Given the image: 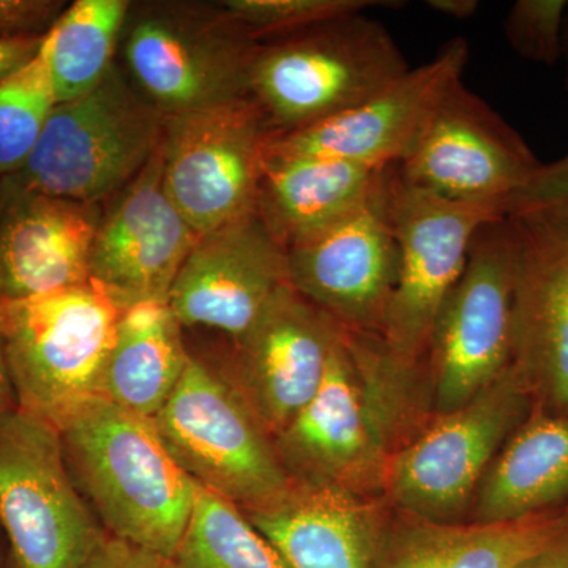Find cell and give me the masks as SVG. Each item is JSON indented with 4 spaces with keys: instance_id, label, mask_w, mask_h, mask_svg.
Here are the masks:
<instances>
[{
    "instance_id": "1",
    "label": "cell",
    "mask_w": 568,
    "mask_h": 568,
    "mask_svg": "<svg viewBox=\"0 0 568 568\" xmlns=\"http://www.w3.org/2000/svg\"><path fill=\"white\" fill-rule=\"evenodd\" d=\"M410 386L388 364L379 336L343 328L323 386L274 437L287 476L354 495H383Z\"/></svg>"
},
{
    "instance_id": "2",
    "label": "cell",
    "mask_w": 568,
    "mask_h": 568,
    "mask_svg": "<svg viewBox=\"0 0 568 568\" xmlns=\"http://www.w3.org/2000/svg\"><path fill=\"white\" fill-rule=\"evenodd\" d=\"M58 429L74 484L110 536L173 558L196 481L171 457L153 418L93 396Z\"/></svg>"
},
{
    "instance_id": "3",
    "label": "cell",
    "mask_w": 568,
    "mask_h": 568,
    "mask_svg": "<svg viewBox=\"0 0 568 568\" xmlns=\"http://www.w3.org/2000/svg\"><path fill=\"white\" fill-rule=\"evenodd\" d=\"M409 70L386 26L351 14L257 47L248 93L268 132L287 133L353 110Z\"/></svg>"
},
{
    "instance_id": "4",
    "label": "cell",
    "mask_w": 568,
    "mask_h": 568,
    "mask_svg": "<svg viewBox=\"0 0 568 568\" xmlns=\"http://www.w3.org/2000/svg\"><path fill=\"white\" fill-rule=\"evenodd\" d=\"M121 313L92 283L0 301V343L18 409L58 428L99 396Z\"/></svg>"
},
{
    "instance_id": "5",
    "label": "cell",
    "mask_w": 568,
    "mask_h": 568,
    "mask_svg": "<svg viewBox=\"0 0 568 568\" xmlns=\"http://www.w3.org/2000/svg\"><path fill=\"white\" fill-rule=\"evenodd\" d=\"M162 112L112 67L88 95L55 104L11 193L100 204L141 173L162 144Z\"/></svg>"
},
{
    "instance_id": "6",
    "label": "cell",
    "mask_w": 568,
    "mask_h": 568,
    "mask_svg": "<svg viewBox=\"0 0 568 568\" xmlns=\"http://www.w3.org/2000/svg\"><path fill=\"white\" fill-rule=\"evenodd\" d=\"M384 204L399 265L381 346L395 372L416 381L444 302L465 271L470 245L485 224L506 219L497 205L455 203L384 175Z\"/></svg>"
},
{
    "instance_id": "7",
    "label": "cell",
    "mask_w": 568,
    "mask_h": 568,
    "mask_svg": "<svg viewBox=\"0 0 568 568\" xmlns=\"http://www.w3.org/2000/svg\"><path fill=\"white\" fill-rule=\"evenodd\" d=\"M153 424L186 476L242 510L263 507L290 487L274 437L244 396L193 355Z\"/></svg>"
},
{
    "instance_id": "8",
    "label": "cell",
    "mask_w": 568,
    "mask_h": 568,
    "mask_svg": "<svg viewBox=\"0 0 568 568\" xmlns=\"http://www.w3.org/2000/svg\"><path fill=\"white\" fill-rule=\"evenodd\" d=\"M0 529L13 568H81L108 537L85 504L54 425L0 417Z\"/></svg>"
},
{
    "instance_id": "9",
    "label": "cell",
    "mask_w": 568,
    "mask_h": 568,
    "mask_svg": "<svg viewBox=\"0 0 568 568\" xmlns=\"http://www.w3.org/2000/svg\"><path fill=\"white\" fill-rule=\"evenodd\" d=\"M515 272L517 241L510 219L485 224L429 339L426 361L437 416L465 406L510 366Z\"/></svg>"
},
{
    "instance_id": "10",
    "label": "cell",
    "mask_w": 568,
    "mask_h": 568,
    "mask_svg": "<svg viewBox=\"0 0 568 568\" xmlns=\"http://www.w3.org/2000/svg\"><path fill=\"white\" fill-rule=\"evenodd\" d=\"M528 387L514 366L476 398L402 444L388 459L383 496L405 517L455 523L465 515L518 424Z\"/></svg>"
},
{
    "instance_id": "11",
    "label": "cell",
    "mask_w": 568,
    "mask_h": 568,
    "mask_svg": "<svg viewBox=\"0 0 568 568\" xmlns=\"http://www.w3.org/2000/svg\"><path fill=\"white\" fill-rule=\"evenodd\" d=\"M268 134L250 97L164 115V189L197 234L257 211Z\"/></svg>"
},
{
    "instance_id": "12",
    "label": "cell",
    "mask_w": 568,
    "mask_h": 568,
    "mask_svg": "<svg viewBox=\"0 0 568 568\" xmlns=\"http://www.w3.org/2000/svg\"><path fill=\"white\" fill-rule=\"evenodd\" d=\"M541 164L517 130L459 81L395 171L424 192L455 203L497 205L507 216L508 203Z\"/></svg>"
},
{
    "instance_id": "13",
    "label": "cell",
    "mask_w": 568,
    "mask_h": 568,
    "mask_svg": "<svg viewBox=\"0 0 568 568\" xmlns=\"http://www.w3.org/2000/svg\"><path fill=\"white\" fill-rule=\"evenodd\" d=\"M467 61V41L452 39L432 61L406 71L353 110L294 132L268 134L265 160H345L381 170L402 163L444 97L463 81Z\"/></svg>"
},
{
    "instance_id": "14",
    "label": "cell",
    "mask_w": 568,
    "mask_h": 568,
    "mask_svg": "<svg viewBox=\"0 0 568 568\" xmlns=\"http://www.w3.org/2000/svg\"><path fill=\"white\" fill-rule=\"evenodd\" d=\"M286 256L295 293L347 332L383 334L399 265L384 181L368 203L290 246Z\"/></svg>"
},
{
    "instance_id": "15",
    "label": "cell",
    "mask_w": 568,
    "mask_h": 568,
    "mask_svg": "<svg viewBox=\"0 0 568 568\" xmlns=\"http://www.w3.org/2000/svg\"><path fill=\"white\" fill-rule=\"evenodd\" d=\"M200 234L163 183L162 144L114 204L102 213L91 254V283L121 312L168 304Z\"/></svg>"
},
{
    "instance_id": "16",
    "label": "cell",
    "mask_w": 568,
    "mask_h": 568,
    "mask_svg": "<svg viewBox=\"0 0 568 568\" xmlns=\"http://www.w3.org/2000/svg\"><path fill=\"white\" fill-rule=\"evenodd\" d=\"M507 219L517 241L511 366L549 414L568 416V207Z\"/></svg>"
},
{
    "instance_id": "17",
    "label": "cell",
    "mask_w": 568,
    "mask_h": 568,
    "mask_svg": "<svg viewBox=\"0 0 568 568\" xmlns=\"http://www.w3.org/2000/svg\"><path fill=\"white\" fill-rule=\"evenodd\" d=\"M343 327L284 287L234 339L227 379L275 437L317 394Z\"/></svg>"
},
{
    "instance_id": "18",
    "label": "cell",
    "mask_w": 568,
    "mask_h": 568,
    "mask_svg": "<svg viewBox=\"0 0 568 568\" xmlns=\"http://www.w3.org/2000/svg\"><path fill=\"white\" fill-rule=\"evenodd\" d=\"M286 250L257 212L200 235L171 290L182 327H209L241 338L284 287Z\"/></svg>"
},
{
    "instance_id": "19",
    "label": "cell",
    "mask_w": 568,
    "mask_h": 568,
    "mask_svg": "<svg viewBox=\"0 0 568 568\" xmlns=\"http://www.w3.org/2000/svg\"><path fill=\"white\" fill-rule=\"evenodd\" d=\"M256 50L245 32L213 37L145 18L126 40V62L149 102L163 115H174L250 97Z\"/></svg>"
},
{
    "instance_id": "20",
    "label": "cell",
    "mask_w": 568,
    "mask_h": 568,
    "mask_svg": "<svg viewBox=\"0 0 568 568\" xmlns=\"http://www.w3.org/2000/svg\"><path fill=\"white\" fill-rule=\"evenodd\" d=\"M244 514L290 568H376L388 528L379 497L293 478L283 495Z\"/></svg>"
},
{
    "instance_id": "21",
    "label": "cell",
    "mask_w": 568,
    "mask_h": 568,
    "mask_svg": "<svg viewBox=\"0 0 568 568\" xmlns=\"http://www.w3.org/2000/svg\"><path fill=\"white\" fill-rule=\"evenodd\" d=\"M100 220V204L9 192L0 215V301L91 283Z\"/></svg>"
},
{
    "instance_id": "22",
    "label": "cell",
    "mask_w": 568,
    "mask_h": 568,
    "mask_svg": "<svg viewBox=\"0 0 568 568\" xmlns=\"http://www.w3.org/2000/svg\"><path fill=\"white\" fill-rule=\"evenodd\" d=\"M568 532V511L506 523L424 521L387 528L376 568H519Z\"/></svg>"
},
{
    "instance_id": "23",
    "label": "cell",
    "mask_w": 568,
    "mask_h": 568,
    "mask_svg": "<svg viewBox=\"0 0 568 568\" xmlns=\"http://www.w3.org/2000/svg\"><path fill=\"white\" fill-rule=\"evenodd\" d=\"M387 170L345 160L264 159L257 215L287 250L368 203Z\"/></svg>"
},
{
    "instance_id": "24",
    "label": "cell",
    "mask_w": 568,
    "mask_h": 568,
    "mask_svg": "<svg viewBox=\"0 0 568 568\" xmlns=\"http://www.w3.org/2000/svg\"><path fill=\"white\" fill-rule=\"evenodd\" d=\"M192 354L170 304H141L121 313L99 396L153 418L166 405Z\"/></svg>"
},
{
    "instance_id": "25",
    "label": "cell",
    "mask_w": 568,
    "mask_h": 568,
    "mask_svg": "<svg viewBox=\"0 0 568 568\" xmlns=\"http://www.w3.org/2000/svg\"><path fill=\"white\" fill-rule=\"evenodd\" d=\"M568 496V416L540 414L511 436L481 478L474 523L541 514Z\"/></svg>"
},
{
    "instance_id": "26",
    "label": "cell",
    "mask_w": 568,
    "mask_h": 568,
    "mask_svg": "<svg viewBox=\"0 0 568 568\" xmlns=\"http://www.w3.org/2000/svg\"><path fill=\"white\" fill-rule=\"evenodd\" d=\"M129 2L77 0L59 14L41 41L58 103L88 95L112 69V55Z\"/></svg>"
},
{
    "instance_id": "27",
    "label": "cell",
    "mask_w": 568,
    "mask_h": 568,
    "mask_svg": "<svg viewBox=\"0 0 568 568\" xmlns=\"http://www.w3.org/2000/svg\"><path fill=\"white\" fill-rule=\"evenodd\" d=\"M170 568H290L241 507L196 484L192 515Z\"/></svg>"
},
{
    "instance_id": "28",
    "label": "cell",
    "mask_w": 568,
    "mask_h": 568,
    "mask_svg": "<svg viewBox=\"0 0 568 568\" xmlns=\"http://www.w3.org/2000/svg\"><path fill=\"white\" fill-rule=\"evenodd\" d=\"M58 99L43 50L0 81V174L18 173L36 149Z\"/></svg>"
},
{
    "instance_id": "29",
    "label": "cell",
    "mask_w": 568,
    "mask_h": 568,
    "mask_svg": "<svg viewBox=\"0 0 568 568\" xmlns=\"http://www.w3.org/2000/svg\"><path fill=\"white\" fill-rule=\"evenodd\" d=\"M231 20L250 37L295 36L323 26L325 22L364 13L376 6L390 2L375 0H227Z\"/></svg>"
},
{
    "instance_id": "30",
    "label": "cell",
    "mask_w": 568,
    "mask_h": 568,
    "mask_svg": "<svg viewBox=\"0 0 568 568\" xmlns=\"http://www.w3.org/2000/svg\"><path fill=\"white\" fill-rule=\"evenodd\" d=\"M567 0H517L504 20L511 50L526 61L555 65L564 58Z\"/></svg>"
},
{
    "instance_id": "31",
    "label": "cell",
    "mask_w": 568,
    "mask_h": 568,
    "mask_svg": "<svg viewBox=\"0 0 568 568\" xmlns=\"http://www.w3.org/2000/svg\"><path fill=\"white\" fill-rule=\"evenodd\" d=\"M547 207H568V153L541 164L536 178L508 203L507 216Z\"/></svg>"
},
{
    "instance_id": "32",
    "label": "cell",
    "mask_w": 568,
    "mask_h": 568,
    "mask_svg": "<svg viewBox=\"0 0 568 568\" xmlns=\"http://www.w3.org/2000/svg\"><path fill=\"white\" fill-rule=\"evenodd\" d=\"M61 9L50 0H0V39L44 36L41 29H50Z\"/></svg>"
},
{
    "instance_id": "33",
    "label": "cell",
    "mask_w": 568,
    "mask_h": 568,
    "mask_svg": "<svg viewBox=\"0 0 568 568\" xmlns=\"http://www.w3.org/2000/svg\"><path fill=\"white\" fill-rule=\"evenodd\" d=\"M81 568H170L168 560L108 534Z\"/></svg>"
},
{
    "instance_id": "34",
    "label": "cell",
    "mask_w": 568,
    "mask_h": 568,
    "mask_svg": "<svg viewBox=\"0 0 568 568\" xmlns=\"http://www.w3.org/2000/svg\"><path fill=\"white\" fill-rule=\"evenodd\" d=\"M44 36L10 37L0 39V81L31 61L39 52Z\"/></svg>"
},
{
    "instance_id": "35",
    "label": "cell",
    "mask_w": 568,
    "mask_h": 568,
    "mask_svg": "<svg viewBox=\"0 0 568 568\" xmlns=\"http://www.w3.org/2000/svg\"><path fill=\"white\" fill-rule=\"evenodd\" d=\"M519 568H568V532Z\"/></svg>"
},
{
    "instance_id": "36",
    "label": "cell",
    "mask_w": 568,
    "mask_h": 568,
    "mask_svg": "<svg viewBox=\"0 0 568 568\" xmlns=\"http://www.w3.org/2000/svg\"><path fill=\"white\" fill-rule=\"evenodd\" d=\"M426 6L443 17L458 21L470 20L480 9V3L477 0H428Z\"/></svg>"
},
{
    "instance_id": "37",
    "label": "cell",
    "mask_w": 568,
    "mask_h": 568,
    "mask_svg": "<svg viewBox=\"0 0 568 568\" xmlns=\"http://www.w3.org/2000/svg\"><path fill=\"white\" fill-rule=\"evenodd\" d=\"M17 407L13 388H11L9 372H7L6 357H3L2 343H0V417Z\"/></svg>"
},
{
    "instance_id": "38",
    "label": "cell",
    "mask_w": 568,
    "mask_h": 568,
    "mask_svg": "<svg viewBox=\"0 0 568 568\" xmlns=\"http://www.w3.org/2000/svg\"><path fill=\"white\" fill-rule=\"evenodd\" d=\"M564 62H566V85L568 89V10L566 18V31H564Z\"/></svg>"
}]
</instances>
